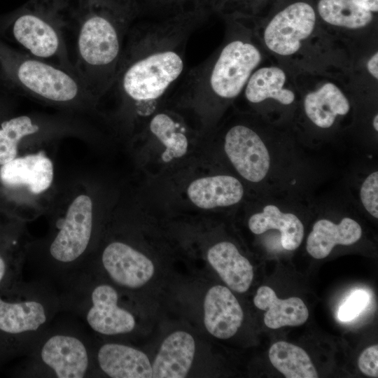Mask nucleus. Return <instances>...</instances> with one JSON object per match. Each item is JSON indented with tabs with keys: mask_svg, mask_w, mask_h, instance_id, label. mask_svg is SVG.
I'll return each mask as SVG.
<instances>
[{
	"mask_svg": "<svg viewBox=\"0 0 378 378\" xmlns=\"http://www.w3.org/2000/svg\"><path fill=\"white\" fill-rule=\"evenodd\" d=\"M203 20L201 13L195 12L133 24L104 95L115 98V108L106 117L115 131L130 139L166 104L185 74L188 40Z\"/></svg>",
	"mask_w": 378,
	"mask_h": 378,
	"instance_id": "f257e3e1",
	"label": "nucleus"
},
{
	"mask_svg": "<svg viewBox=\"0 0 378 378\" xmlns=\"http://www.w3.org/2000/svg\"><path fill=\"white\" fill-rule=\"evenodd\" d=\"M268 57L251 22L228 19L222 43L184 74L165 105L184 111L209 134L240 95L252 73Z\"/></svg>",
	"mask_w": 378,
	"mask_h": 378,
	"instance_id": "f03ea898",
	"label": "nucleus"
},
{
	"mask_svg": "<svg viewBox=\"0 0 378 378\" xmlns=\"http://www.w3.org/2000/svg\"><path fill=\"white\" fill-rule=\"evenodd\" d=\"M253 30L266 53L293 74L300 71L348 76L351 48L333 36L308 1L295 0L260 21Z\"/></svg>",
	"mask_w": 378,
	"mask_h": 378,
	"instance_id": "7ed1b4c3",
	"label": "nucleus"
},
{
	"mask_svg": "<svg viewBox=\"0 0 378 378\" xmlns=\"http://www.w3.org/2000/svg\"><path fill=\"white\" fill-rule=\"evenodd\" d=\"M75 71L97 106L115 78L135 0H73Z\"/></svg>",
	"mask_w": 378,
	"mask_h": 378,
	"instance_id": "20e7f679",
	"label": "nucleus"
},
{
	"mask_svg": "<svg viewBox=\"0 0 378 378\" xmlns=\"http://www.w3.org/2000/svg\"><path fill=\"white\" fill-rule=\"evenodd\" d=\"M130 141L142 169L153 177L176 174L207 145V134L183 110L164 105L153 113Z\"/></svg>",
	"mask_w": 378,
	"mask_h": 378,
	"instance_id": "39448f33",
	"label": "nucleus"
},
{
	"mask_svg": "<svg viewBox=\"0 0 378 378\" xmlns=\"http://www.w3.org/2000/svg\"><path fill=\"white\" fill-rule=\"evenodd\" d=\"M59 312L57 288L44 278L0 289V360L25 355Z\"/></svg>",
	"mask_w": 378,
	"mask_h": 378,
	"instance_id": "423d86ee",
	"label": "nucleus"
},
{
	"mask_svg": "<svg viewBox=\"0 0 378 378\" xmlns=\"http://www.w3.org/2000/svg\"><path fill=\"white\" fill-rule=\"evenodd\" d=\"M57 283L61 311L80 318L97 335L121 336L135 330L136 318L120 305L118 288L90 266L85 265Z\"/></svg>",
	"mask_w": 378,
	"mask_h": 378,
	"instance_id": "0eeeda50",
	"label": "nucleus"
},
{
	"mask_svg": "<svg viewBox=\"0 0 378 378\" xmlns=\"http://www.w3.org/2000/svg\"><path fill=\"white\" fill-rule=\"evenodd\" d=\"M100 237L94 202L87 193L75 196L35 257L44 279L58 281L80 269L94 253Z\"/></svg>",
	"mask_w": 378,
	"mask_h": 378,
	"instance_id": "6e6552de",
	"label": "nucleus"
},
{
	"mask_svg": "<svg viewBox=\"0 0 378 378\" xmlns=\"http://www.w3.org/2000/svg\"><path fill=\"white\" fill-rule=\"evenodd\" d=\"M10 27L25 52L76 74L67 44L74 28L73 0H29Z\"/></svg>",
	"mask_w": 378,
	"mask_h": 378,
	"instance_id": "1a4fd4ad",
	"label": "nucleus"
},
{
	"mask_svg": "<svg viewBox=\"0 0 378 378\" xmlns=\"http://www.w3.org/2000/svg\"><path fill=\"white\" fill-rule=\"evenodd\" d=\"M94 342L88 335L69 326L52 323L25 354L18 370L22 377H94Z\"/></svg>",
	"mask_w": 378,
	"mask_h": 378,
	"instance_id": "9d476101",
	"label": "nucleus"
},
{
	"mask_svg": "<svg viewBox=\"0 0 378 378\" xmlns=\"http://www.w3.org/2000/svg\"><path fill=\"white\" fill-rule=\"evenodd\" d=\"M234 109L208 134L220 144L230 165L243 180L259 183L270 169L269 150L256 126L255 115Z\"/></svg>",
	"mask_w": 378,
	"mask_h": 378,
	"instance_id": "9b49d317",
	"label": "nucleus"
},
{
	"mask_svg": "<svg viewBox=\"0 0 378 378\" xmlns=\"http://www.w3.org/2000/svg\"><path fill=\"white\" fill-rule=\"evenodd\" d=\"M298 103L307 120L317 129L330 130L352 111L348 76L325 72L293 74Z\"/></svg>",
	"mask_w": 378,
	"mask_h": 378,
	"instance_id": "f8f14e48",
	"label": "nucleus"
},
{
	"mask_svg": "<svg viewBox=\"0 0 378 378\" xmlns=\"http://www.w3.org/2000/svg\"><path fill=\"white\" fill-rule=\"evenodd\" d=\"M85 265L130 293L144 286L155 273L154 263L148 256L127 239L115 237H99Z\"/></svg>",
	"mask_w": 378,
	"mask_h": 378,
	"instance_id": "ddd939ff",
	"label": "nucleus"
},
{
	"mask_svg": "<svg viewBox=\"0 0 378 378\" xmlns=\"http://www.w3.org/2000/svg\"><path fill=\"white\" fill-rule=\"evenodd\" d=\"M298 99L293 74L269 56L252 73L232 106L240 104L242 108L237 110L262 116L267 109L297 107Z\"/></svg>",
	"mask_w": 378,
	"mask_h": 378,
	"instance_id": "4468645a",
	"label": "nucleus"
},
{
	"mask_svg": "<svg viewBox=\"0 0 378 378\" xmlns=\"http://www.w3.org/2000/svg\"><path fill=\"white\" fill-rule=\"evenodd\" d=\"M180 198L189 207L211 211L239 205L245 197V188L237 176L215 172L192 174L179 188Z\"/></svg>",
	"mask_w": 378,
	"mask_h": 378,
	"instance_id": "2eb2a0df",
	"label": "nucleus"
},
{
	"mask_svg": "<svg viewBox=\"0 0 378 378\" xmlns=\"http://www.w3.org/2000/svg\"><path fill=\"white\" fill-rule=\"evenodd\" d=\"M53 179V163L42 151L18 156L0 166V182L4 187L32 197L48 191Z\"/></svg>",
	"mask_w": 378,
	"mask_h": 378,
	"instance_id": "dca6fc26",
	"label": "nucleus"
},
{
	"mask_svg": "<svg viewBox=\"0 0 378 378\" xmlns=\"http://www.w3.org/2000/svg\"><path fill=\"white\" fill-rule=\"evenodd\" d=\"M95 375L111 378H152L147 355L132 346L119 342H94Z\"/></svg>",
	"mask_w": 378,
	"mask_h": 378,
	"instance_id": "f3484780",
	"label": "nucleus"
},
{
	"mask_svg": "<svg viewBox=\"0 0 378 378\" xmlns=\"http://www.w3.org/2000/svg\"><path fill=\"white\" fill-rule=\"evenodd\" d=\"M243 319L242 308L230 288L216 285L208 290L204 300V323L212 336L221 340L232 337Z\"/></svg>",
	"mask_w": 378,
	"mask_h": 378,
	"instance_id": "a211bd4d",
	"label": "nucleus"
},
{
	"mask_svg": "<svg viewBox=\"0 0 378 378\" xmlns=\"http://www.w3.org/2000/svg\"><path fill=\"white\" fill-rule=\"evenodd\" d=\"M193 337L183 330L175 331L162 342L151 363L153 378H183L188 374L195 357Z\"/></svg>",
	"mask_w": 378,
	"mask_h": 378,
	"instance_id": "6ab92c4d",
	"label": "nucleus"
},
{
	"mask_svg": "<svg viewBox=\"0 0 378 378\" xmlns=\"http://www.w3.org/2000/svg\"><path fill=\"white\" fill-rule=\"evenodd\" d=\"M206 258L231 290L240 293L248 290L253 279V266L233 243L220 241L211 245Z\"/></svg>",
	"mask_w": 378,
	"mask_h": 378,
	"instance_id": "aec40b11",
	"label": "nucleus"
},
{
	"mask_svg": "<svg viewBox=\"0 0 378 378\" xmlns=\"http://www.w3.org/2000/svg\"><path fill=\"white\" fill-rule=\"evenodd\" d=\"M29 246L21 223L0 224V289L21 280Z\"/></svg>",
	"mask_w": 378,
	"mask_h": 378,
	"instance_id": "412c9836",
	"label": "nucleus"
},
{
	"mask_svg": "<svg viewBox=\"0 0 378 378\" xmlns=\"http://www.w3.org/2000/svg\"><path fill=\"white\" fill-rule=\"evenodd\" d=\"M362 236L360 224L345 217L339 223L322 218L317 220L307 239L306 249L314 258L327 257L336 245H351Z\"/></svg>",
	"mask_w": 378,
	"mask_h": 378,
	"instance_id": "4be33fe9",
	"label": "nucleus"
},
{
	"mask_svg": "<svg viewBox=\"0 0 378 378\" xmlns=\"http://www.w3.org/2000/svg\"><path fill=\"white\" fill-rule=\"evenodd\" d=\"M248 227L255 234H261L270 230H277L281 234V244L287 251H294L302 243L304 225L293 213L284 212L274 204H266L260 211L252 214Z\"/></svg>",
	"mask_w": 378,
	"mask_h": 378,
	"instance_id": "5701e85b",
	"label": "nucleus"
},
{
	"mask_svg": "<svg viewBox=\"0 0 378 378\" xmlns=\"http://www.w3.org/2000/svg\"><path fill=\"white\" fill-rule=\"evenodd\" d=\"M255 306L265 311L264 323L267 327L278 329L284 326H300L309 317L304 302L298 297L281 300L267 286H260L253 298Z\"/></svg>",
	"mask_w": 378,
	"mask_h": 378,
	"instance_id": "b1692460",
	"label": "nucleus"
},
{
	"mask_svg": "<svg viewBox=\"0 0 378 378\" xmlns=\"http://www.w3.org/2000/svg\"><path fill=\"white\" fill-rule=\"evenodd\" d=\"M59 121L22 115L0 125V166L18 157L22 142L56 125Z\"/></svg>",
	"mask_w": 378,
	"mask_h": 378,
	"instance_id": "393cba45",
	"label": "nucleus"
},
{
	"mask_svg": "<svg viewBox=\"0 0 378 378\" xmlns=\"http://www.w3.org/2000/svg\"><path fill=\"white\" fill-rule=\"evenodd\" d=\"M272 365L286 378H317L318 372L307 353L291 343L279 341L269 350Z\"/></svg>",
	"mask_w": 378,
	"mask_h": 378,
	"instance_id": "a878e982",
	"label": "nucleus"
},
{
	"mask_svg": "<svg viewBox=\"0 0 378 378\" xmlns=\"http://www.w3.org/2000/svg\"><path fill=\"white\" fill-rule=\"evenodd\" d=\"M360 198L365 209L378 218V172L368 175L360 188Z\"/></svg>",
	"mask_w": 378,
	"mask_h": 378,
	"instance_id": "bb28decb",
	"label": "nucleus"
},
{
	"mask_svg": "<svg viewBox=\"0 0 378 378\" xmlns=\"http://www.w3.org/2000/svg\"><path fill=\"white\" fill-rule=\"evenodd\" d=\"M370 300L367 292L355 290L340 306L337 316L342 321H349L356 317L367 306Z\"/></svg>",
	"mask_w": 378,
	"mask_h": 378,
	"instance_id": "cd10ccee",
	"label": "nucleus"
},
{
	"mask_svg": "<svg viewBox=\"0 0 378 378\" xmlns=\"http://www.w3.org/2000/svg\"><path fill=\"white\" fill-rule=\"evenodd\" d=\"M360 370L370 377H378V346H370L365 349L358 360Z\"/></svg>",
	"mask_w": 378,
	"mask_h": 378,
	"instance_id": "c85d7f7f",
	"label": "nucleus"
},
{
	"mask_svg": "<svg viewBox=\"0 0 378 378\" xmlns=\"http://www.w3.org/2000/svg\"><path fill=\"white\" fill-rule=\"evenodd\" d=\"M365 68L372 79L377 81L378 79V52L377 50L366 60Z\"/></svg>",
	"mask_w": 378,
	"mask_h": 378,
	"instance_id": "c756f323",
	"label": "nucleus"
},
{
	"mask_svg": "<svg viewBox=\"0 0 378 378\" xmlns=\"http://www.w3.org/2000/svg\"><path fill=\"white\" fill-rule=\"evenodd\" d=\"M359 8L377 14L378 11V0H351Z\"/></svg>",
	"mask_w": 378,
	"mask_h": 378,
	"instance_id": "7c9ffc66",
	"label": "nucleus"
},
{
	"mask_svg": "<svg viewBox=\"0 0 378 378\" xmlns=\"http://www.w3.org/2000/svg\"><path fill=\"white\" fill-rule=\"evenodd\" d=\"M372 124V127H373L374 131L377 132L378 131V115H377V113H376L374 115Z\"/></svg>",
	"mask_w": 378,
	"mask_h": 378,
	"instance_id": "2f4dec72",
	"label": "nucleus"
}]
</instances>
